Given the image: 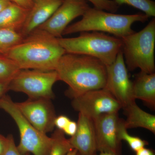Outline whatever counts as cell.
Listing matches in <instances>:
<instances>
[{
    "label": "cell",
    "mask_w": 155,
    "mask_h": 155,
    "mask_svg": "<svg viewBox=\"0 0 155 155\" xmlns=\"http://www.w3.org/2000/svg\"><path fill=\"white\" fill-rule=\"evenodd\" d=\"M55 71L59 81L69 86L66 94L72 99L105 86L107 66L94 57L66 53L60 59Z\"/></svg>",
    "instance_id": "obj_1"
},
{
    "label": "cell",
    "mask_w": 155,
    "mask_h": 155,
    "mask_svg": "<svg viewBox=\"0 0 155 155\" xmlns=\"http://www.w3.org/2000/svg\"><path fill=\"white\" fill-rule=\"evenodd\" d=\"M65 54L58 38L37 28L5 55L15 61L21 69L49 71L55 70Z\"/></svg>",
    "instance_id": "obj_2"
},
{
    "label": "cell",
    "mask_w": 155,
    "mask_h": 155,
    "mask_svg": "<svg viewBox=\"0 0 155 155\" xmlns=\"http://www.w3.org/2000/svg\"><path fill=\"white\" fill-rule=\"evenodd\" d=\"M82 17L79 21L68 25L63 35L84 31H99L107 32L122 38L135 32L131 28L134 22H144L149 18L144 13L118 14L91 7Z\"/></svg>",
    "instance_id": "obj_3"
},
{
    "label": "cell",
    "mask_w": 155,
    "mask_h": 155,
    "mask_svg": "<svg viewBox=\"0 0 155 155\" xmlns=\"http://www.w3.org/2000/svg\"><path fill=\"white\" fill-rule=\"evenodd\" d=\"M80 33L76 37L58 38L66 53L94 57L106 66L114 63L122 49L121 38L99 31Z\"/></svg>",
    "instance_id": "obj_4"
},
{
    "label": "cell",
    "mask_w": 155,
    "mask_h": 155,
    "mask_svg": "<svg viewBox=\"0 0 155 155\" xmlns=\"http://www.w3.org/2000/svg\"><path fill=\"white\" fill-rule=\"evenodd\" d=\"M122 50L127 70L155 73V19L142 30L121 38Z\"/></svg>",
    "instance_id": "obj_5"
},
{
    "label": "cell",
    "mask_w": 155,
    "mask_h": 155,
    "mask_svg": "<svg viewBox=\"0 0 155 155\" xmlns=\"http://www.w3.org/2000/svg\"><path fill=\"white\" fill-rule=\"evenodd\" d=\"M0 109L8 114L16 123L20 134L17 148L22 154L48 155L53 145L52 137L36 129L28 122L17 107L11 97L4 95L0 98Z\"/></svg>",
    "instance_id": "obj_6"
},
{
    "label": "cell",
    "mask_w": 155,
    "mask_h": 155,
    "mask_svg": "<svg viewBox=\"0 0 155 155\" xmlns=\"http://www.w3.org/2000/svg\"><path fill=\"white\" fill-rule=\"evenodd\" d=\"M59 78L55 70L20 69L8 86V90L25 94L29 99L47 98L54 97L53 87Z\"/></svg>",
    "instance_id": "obj_7"
},
{
    "label": "cell",
    "mask_w": 155,
    "mask_h": 155,
    "mask_svg": "<svg viewBox=\"0 0 155 155\" xmlns=\"http://www.w3.org/2000/svg\"><path fill=\"white\" fill-rule=\"evenodd\" d=\"M72 105L75 110L94 119L107 114L119 113L122 106L104 88L84 93L72 99Z\"/></svg>",
    "instance_id": "obj_8"
},
{
    "label": "cell",
    "mask_w": 155,
    "mask_h": 155,
    "mask_svg": "<svg viewBox=\"0 0 155 155\" xmlns=\"http://www.w3.org/2000/svg\"><path fill=\"white\" fill-rule=\"evenodd\" d=\"M107 77L104 88L109 91L124 109L135 101L132 82L130 80L122 50L116 60L107 66Z\"/></svg>",
    "instance_id": "obj_9"
},
{
    "label": "cell",
    "mask_w": 155,
    "mask_h": 155,
    "mask_svg": "<svg viewBox=\"0 0 155 155\" xmlns=\"http://www.w3.org/2000/svg\"><path fill=\"white\" fill-rule=\"evenodd\" d=\"M16 104L22 115L38 130L46 134L53 131L57 116L51 99L28 98Z\"/></svg>",
    "instance_id": "obj_10"
},
{
    "label": "cell",
    "mask_w": 155,
    "mask_h": 155,
    "mask_svg": "<svg viewBox=\"0 0 155 155\" xmlns=\"http://www.w3.org/2000/svg\"><path fill=\"white\" fill-rule=\"evenodd\" d=\"M122 119L119 113L103 114L93 119L97 151L119 155L121 141L119 129Z\"/></svg>",
    "instance_id": "obj_11"
},
{
    "label": "cell",
    "mask_w": 155,
    "mask_h": 155,
    "mask_svg": "<svg viewBox=\"0 0 155 155\" xmlns=\"http://www.w3.org/2000/svg\"><path fill=\"white\" fill-rule=\"evenodd\" d=\"M90 7L85 0H64L49 19L37 28L60 38L70 22L83 16Z\"/></svg>",
    "instance_id": "obj_12"
},
{
    "label": "cell",
    "mask_w": 155,
    "mask_h": 155,
    "mask_svg": "<svg viewBox=\"0 0 155 155\" xmlns=\"http://www.w3.org/2000/svg\"><path fill=\"white\" fill-rule=\"evenodd\" d=\"M77 129L69 139L73 148L80 155H95L97 151L96 140L93 119L79 113Z\"/></svg>",
    "instance_id": "obj_13"
},
{
    "label": "cell",
    "mask_w": 155,
    "mask_h": 155,
    "mask_svg": "<svg viewBox=\"0 0 155 155\" xmlns=\"http://www.w3.org/2000/svg\"><path fill=\"white\" fill-rule=\"evenodd\" d=\"M24 25L19 33L23 38L38 28L49 19L61 5L64 0H33Z\"/></svg>",
    "instance_id": "obj_14"
},
{
    "label": "cell",
    "mask_w": 155,
    "mask_h": 155,
    "mask_svg": "<svg viewBox=\"0 0 155 155\" xmlns=\"http://www.w3.org/2000/svg\"><path fill=\"white\" fill-rule=\"evenodd\" d=\"M134 97L143 101L153 109L155 107V73L140 72L132 82Z\"/></svg>",
    "instance_id": "obj_15"
},
{
    "label": "cell",
    "mask_w": 155,
    "mask_h": 155,
    "mask_svg": "<svg viewBox=\"0 0 155 155\" xmlns=\"http://www.w3.org/2000/svg\"><path fill=\"white\" fill-rule=\"evenodd\" d=\"M127 119L124 120L126 129L142 127L155 134V116L142 110L135 101L124 108Z\"/></svg>",
    "instance_id": "obj_16"
},
{
    "label": "cell",
    "mask_w": 155,
    "mask_h": 155,
    "mask_svg": "<svg viewBox=\"0 0 155 155\" xmlns=\"http://www.w3.org/2000/svg\"><path fill=\"white\" fill-rule=\"evenodd\" d=\"M29 10L11 2L0 12V28L12 29L19 32Z\"/></svg>",
    "instance_id": "obj_17"
},
{
    "label": "cell",
    "mask_w": 155,
    "mask_h": 155,
    "mask_svg": "<svg viewBox=\"0 0 155 155\" xmlns=\"http://www.w3.org/2000/svg\"><path fill=\"white\" fill-rule=\"evenodd\" d=\"M17 63L4 55L0 54V84L8 89L9 84L20 70Z\"/></svg>",
    "instance_id": "obj_18"
},
{
    "label": "cell",
    "mask_w": 155,
    "mask_h": 155,
    "mask_svg": "<svg viewBox=\"0 0 155 155\" xmlns=\"http://www.w3.org/2000/svg\"><path fill=\"white\" fill-rule=\"evenodd\" d=\"M24 38L19 31L0 28V54L6 55L22 41Z\"/></svg>",
    "instance_id": "obj_19"
},
{
    "label": "cell",
    "mask_w": 155,
    "mask_h": 155,
    "mask_svg": "<svg viewBox=\"0 0 155 155\" xmlns=\"http://www.w3.org/2000/svg\"><path fill=\"white\" fill-rule=\"evenodd\" d=\"M54 142L48 155H67L74 149L62 130L57 129L52 135Z\"/></svg>",
    "instance_id": "obj_20"
},
{
    "label": "cell",
    "mask_w": 155,
    "mask_h": 155,
    "mask_svg": "<svg viewBox=\"0 0 155 155\" xmlns=\"http://www.w3.org/2000/svg\"><path fill=\"white\" fill-rule=\"evenodd\" d=\"M119 6L127 5L144 13L149 17H155V2L152 0H114Z\"/></svg>",
    "instance_id": "obj_21"
},
{
    "label": "cell",
    "mask_w": 155,
    "mask_h": 155,
    "mask_svg": "<svg viewBox=\"0 0 155 155\" xmlns=\"http://www.w3.org/2000/svg\"><path fill=\"white\" fill-rule=\"evenodd\" d=\"M127 129L124 125V120L122 119L119 129V138L121 141L124 140L128 143L130 148L135 152L144 147L148 142L137 137L132 136L127 132Z\"/></svg>",
    "instance_id": "obj_22"
},
{
    "label": "cell",
    "mask_w": 155,
    "mask_h": 155,
    "mask_svg": "<svg viewBox=\"0 0 155 155\" xmlns=\"http://www.w3.org/2000/svg\"><path fill=\"white\" fill-rule=\"evenodd\" d=\"M91 2L94 8L100 10L115 13L119 8L114 0H85Z\"/></svg>",
    "instance_id": "obj_23"
},
{
    "label": "cell",
    "mask_w": 155,
    "mask_h": 155,
    "mask_svg": "<svg viewBox=\"0 0 155 155\" xmlns=\"http://www.w3.org/2000/svg\"><path fill=\"white\" fill-rule=\"evenodd\" d=\"M6 138L5 148L2 155H29V153L22 154L19 151L12 134H9Z\"/></svg>",
    "instance_id": "obj_24"
},
{
    "label": "cell",
    "mask_w": 155,
    "mask_h": 155,
    "mask_svg": "<svg viewBox=\"0 0 155 155\" xmlns=\"http://www.w3.org/2000/svg\"><path fill=\"white\" fill-rule=\"evenodd\" d=\"M70 120L67 116L64 115L57 116L54 121L55 127H57V129L63 131Z\"/></svg>",
    "instance_id": "obj_25"
},
{
    "label": "cell",
    "mask_w": 155,
    "mask_h": 155,
    "mask_svg": "<svg viewBox=\"0 0 155 155\" xmlns=\"http://www.w3.org/2000/svg\"><path fill=\"white\" fill-rule=\"evenodd\" d=\"M77 129V122L70 120L63 131L65 134L72 137L75 134Z\"/></svg>",
    "instance_id": "obj_26"
},
{
    "label": "cell",
    "mask_w": 155,
    "mask_h": 155,
    "mask_svg": "<svg viewBox=\"0 0 155 155\" xmlns=\"http://www.w3.org/2000/svg\"><path fill=\"white\" fill-rule=\"evenodd\" d=\"M10 1L28 10H30L33 5V0H10Z\"/></svg>",
    "instance_id": "obj_27"
},
{
    "label": "cell",
    "mask_w": 155,
    "mask_h": 155,
    "mask_svg": "<svg viewBox=\"0 0 155 155\" xmlns=\"http://www.w3.org/2000/svg\"><path fill=\"white\" fill-rule=\"evenodd\" d=\"M136 155H155L152 150L144 147L136 152Z\"/></svg>",
    "instance_id": "obj_28"
},
{
    "label": "cell",
    "mask_w": 155,
    "mask_h": 155,
    "mask_svg": "<svg viewBox=\"0 0 155 155\" xmlns=\"http://www.w3.org/2000/svg\"><path fill=\"white\" fill-rule=\"evenodd\" d=\"M7 138L0 134V155H2L5 148Z\"/></svg>",
    "instance_id": "obj_29"
},
{
    "label": "cell",
    "mask_w": 155,
    "mask_h": 155,
    "mask_svg": "<svg viewBox=\"0 0 155 155\" xmlns=\"http://www.w3.org/2000/svg\"><path fill=\"white\" fill-rule=\"evenodd\" d=\"M11 3L10 0H0V12L8 7Z\"/></svg>",
    "instance_id": "obj_30"
},
{
    "label": "cell",
    "mask_w": 155,
    "mask_h": 155,
    "mask_svg": "<svg viewBox=\"0 0 155 155\" xmlns=\"http://www.w3.org/2000/svg\"><path fill=\"white\" fill-rule=\"evenodd\" d=\"M8 91V89L6 87L0 84V98L4 95L6 94Z\"/></svg>",
    "instance_id": "obj_31"
},
{
    "label": "cell",
    "mask_w": 155,
    "mask_h": 155,
    "mask_svg": "<svg viewBox=\"0 0 155 155\" xmlns=\"http://www.w3.org/2000/svg\"><path fill=\"white\" fill-rule=\"evenodd\" d=\"M78 151L76 150L73 149L67 153V155H77Z\"/></svg>",
    "instance_id": "obj_32"
},
{
    "label": "cell",
    "mask_w": 155,
    "mask_h": 155,
    "mask_svg": "<svg viewBox=\"0 0 155 155\" xmlns=\"http://www.w3.org/2000/svg\"><path fill=\"white\" fill-rule=\"evenodd\" d=\"M95 155H117L115 154L112 153H105V152H101L98 155H97L96 154Z\"/></svg>",
    "instance_id": "obj_33"
},
{
    "label": "cell",
    "mask_w": 155,
    "mask_h": 155,
    "mask_svg": "<svg viewBox=\"0 0 155 155\" xmlns=\"http://www.w3.org/2000/svg\"><path fill=\"white\" fill-rule=\"evenodd\" d=\"M80 155L78 153V155Z\"/></svg>",
    "instance_id": "obj_34"
}]
</instances>
